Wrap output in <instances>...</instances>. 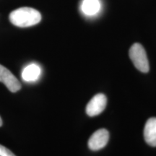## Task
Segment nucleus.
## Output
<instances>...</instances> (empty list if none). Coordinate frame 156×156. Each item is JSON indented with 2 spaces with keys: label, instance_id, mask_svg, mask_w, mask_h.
<instances>
[{
  "label": "nucleus",
  "instance_id": "obj_8",
  "mask_svg": "<svg viewBox=\"0 0 156 156\" xmlns=\"http://www.w3.org/2000/svg\"><path fill=\"white\" fill-rule=\"evenodd\" d=\"M100 0H83L81 5L82 12L87 16L96 15L101 10Z\"/></svg>",
  "mask_w": 156,
  "mask_h": 156
},
{
  "label": "nucleus",
  "instance_id": "obj_4",
  "mask_svg": "<svg viewBox=\"0 0 156 156\" xmlns=\"http://www.w3.org/2000/svg\"><path fill=\"white\" fill-rule=\"evenodd\" d=\"M0 83H2L12 93H16L21 89V84L17 77L2 64H0Z\"/></svg>",
  "mask_w": 156,
  "mask_h": 156
},
{
  "label": "nucleus",
  "instance_id": "obj_2",
  "mask_svg": "<svg viewBox=\"0 0 156 156\" xmlns=\"http://www.w3.org/2000/svg\"><path fill=\"white\" fill-rule=\"evenodd\" d=\"M129 57L135 67L140 72L147 73L149 72L150 66L147 54L141 44L136 43L129 49Z\"/></svg>",
  "mask_w": 156,
  "mask_h": 156
},
{
  "label": "nucleus",
  "instance_id": "obj_5",
  "mask_svg": "<svg viewBox=\"0 0 156 156\" xmlns=\"http://www.w3.org/2000/svg\"><path fill=\"white\" fill-rule=\"evenodd\" d=\"M109 140V133L105 129L97 130L92 134L88 140V147L91 151H97L107 145Z\"/></svg>",
  "mask_w": 156,
  "mask_h": 156
},
{
  "label": "nucleus",
  "instance_id": "obj_3",
  "mask_svg": "<svg viewBox=\"0 0 156 156\" xmlns=\"http://www.w3.org/2000/svg\"><path fill=\"white\" fill-rule=\"evenodd\" d=\"M107 98L103 93H98L90 101L86 106V113L89 116H95L101 114L106 108Z\"/></svg>",
  "mask_w": 156,
  "mask_h": 156
},
{
  "label": "nucleus",
  "instance_id": "obj_1",
  "mask_svg": "<svg viewBox=\"0 0 156 156\" xmlns=\"http://www.w3.org/2000/svg\"><path fill=\"white\" fill-rule=\"evenodd\" d=\"M12 24L20 28H27L37 25L41 20V15L38 10L31 7H20L9 14Z\"/></svg>",
  "mask_w": 156,
  "mask_h": 156
},
{
  "label": "nucleus",
  "instance_id": "obj_6",
  "mask_svg": "<svg viewBox=\"0 0 156 156\" xmlns=\"http://www.w3.org/2000/svg\"><path fill=\"white\" fill-rule=\"evenodd\" d=\"M145 142L152 147H156V118L152 117L146 122L144 129Z\"/></svg>",
  "mask_w": 156,
  "mask_h": 156
},
{
  "label": "nucleus",
  "instance_id": "obj_7",
  "mask_svg": "<svg viewBox=\"0 0 156 156\" xmlns=\"http://www.w3.org/2000/svg\"><path fill=\"white\" fill-rule=\"evenodd\" d=\"M41 75V68L38 64L33 63L27 65L22 72V79L27 83L36 82Z\"/></svg>",
  "mask_w": 156,
  "mask_h": 156
},
{
  "label": "nucleus",
  "instance_id": "obj_9",
  "mask_svg": "<svg viewBox=\"0 0 156 156\" xmlns=\"http://www.w3.org/2000/svg\"><path fill=\"white\" fill-rule=\"evenodd\" d=\"M0 156H15V155L5 146L0 145Z\"/></svg>",
  "mask_w": 156,
  "mask_h": 156
},
{
  "label": "nucleus",
  "instance_id": "obj_10",
  "mask_svg": "<svg viewBox=\"0 0 156 156\" xmlns=\"http://www.w3.org/2000/svg\"><path fill=\"white\" fill-rule=\"evenodd\" d=\"M2 124H3V122H2V119L1 116H0V126H2Z\"/></svg>",
  "mask_w": 156,
  "mask_h": 156
}]
</instances>
